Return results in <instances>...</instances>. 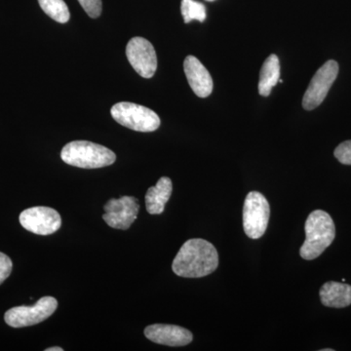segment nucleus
<instances>
[{"label":"nucleus","instance_id":"f257e3e1","mask_svg":"<svg viewBox=\"0 0 351 351\" xmlns=\"http://www.w3.org/2000/svg\"><path fill=\"white\" fill-rule=\"evenodd\" d=\"M218 267V251L213 244L201 239L188 240L178 252L172 263L174 274L184 278L209 276Z\"/></svg>","mask_w":351,"mask_h":351},{"label":"nucleus","instance_id":"f03ea898","mask_svg":"<svg viewBox=\"0 0 351 351\" xmlns=\"http://www.w3.org/2000/svg\"><path fill=\"white\" fill-rule=\"evenodd\" d=\"M306 240L301 247L300 255L304 260L311 261L319 257L336 237L334 221L327 212L315 210L306 219Z\"/></svg>","mask_w":351,"mask_h":351},{"label":"nucleus","instance_id":"7ed1b4c3","mask_svg":"<svg viewBox=\"0 0 351 351\" xmlns=\"http://www.w3.org/2000/svg\"><path fill=\"white\" fill-rule=\"evenodd\" d=\"M62 160L69 165L84 169H97L112 165L117 160L114 152L104 145L88 142L73 141L63 147Z\"/></svg>","mask_w":351,"mask_h":351},{"label":"nucleus","instance_id":"20e7f679","mask_svg":"<svg viewBox=\"0 0 351 351\" xmlns=\"http://www.w3.org/2000/svg\"><path fill=\"white\" fill-rule=\"evenodd\" d=\"M112 119L120 125L138 132H154L160 126V119L154 110L137 104L121 101L110 110Z\"/></svg>","mask_w":351,"mask_h":351},{"label":"nucleus","instance_id":"39448f33","mask_svg":"<svg viewBox=\"0 0 351 351\" xmlns=\"http://www.w3.org/2000/svg\"><path fill=\"white\" fill-rule=\"evenodd\" d=\"M269 203L265 196L258 191L249 193L243 207V228L247 237L261 239L269 226Z\"/></svg>","mask_w":351,"mask_h":351},{"label":"nucleus","instance_id":"423d86ee","mask_svg":"<svg viewBox=\"0 0 351 351\" xmlns=\"http://www.w3.org/2000/svg\"><path fill=\"white\" fill-rule=\"evenodd\" d=\"M58 302L53 297H43L34 306L12 307L4 315L9 326L23 328L32 326L48 319L56 311Z\"/></svg>","mask_w":351,"mask_h":351},{"label":"nucleus","instance_id":"0eeeda50","mask_svg":"<svg viewBox=\"0 0 351 351\" xmlns=\"http://www.w3.org/2000/svg\"><path fill=\"white\" fill-rule=\"evenodd\" d=\"M339 75V64L334 60L326 62L314 75L302 98V107L313 110L325 100Z\"/></svg>","mask_w":351,"mask_h":351},{"label":"nucleus","instance_id":"6e6552de","mask_svg":"<svg viewBox=\"0 0 351 351\" xmlns=\"http://www.w3.org/2000/svg\"><path fill=\"white\" fill-rule=\"evenodd\" d=\"M104 221L108 226L117 230H126L137 219L140 205L133 196H122L108 200L104 206Z\"/></svg>","mask_w":351,"mask_h":351},{"label":"nucleus","instance_id":"1a4fd4ad","mask_svg":"<svg viewBox=\"0 0 351 351\" xmlns=\"http://www.w3.org/2000/svg\"><path fill=\"white\" fill-rule=\"evenodd\" d=\"M20 223L23 228L34 234L50 235L61 228L62 218L53 208L32 207L21 213Z\"/></svg>","mask_w":351,"mask_h":351},{"label":"nucleus","instance_id":"9d476101","mask_svg":"<svg viewBox=\"0 0 351 351\" xmlns=\"http://www.w3.org/2000/svg\"><path fill=\"white\" fill-rule=\"evenodd\" d=\"M126 56L132 68L144 78H152L157 69V57L154 45L143 38L130 39L126 47Z\"/></svg>","mask_w":351,"mask_h":351},{"label":"nucleus","instance_id":"9b49d317","mask_svg":"<svg viewBox=\"0 0 351 351\" xmlns=\"http://www.w3.org/2000/svg\"><path fill=\"white\" fill-rule=\"evenodd\" d=\"M145 336L158 345L168 346H188L193 341L191 331L176 325L154 324L145 329Z\"/></svg>","mask_w":351,"mask_h":351},{"label":"nucleus","instance_id":"f8f14e48","mask_svg":"<svg viewBox=\"0 0 351 351\" xmlns=\"http://www.w3.org/2000/svg\"><path fill=\"white\" fill-rule=\"evenodd\" d=\"M184 73L189 86L199 98H207L213 92V80L209 71L195 56H188L184 62Z\"/></svg>","mask_w":351,"mask_h":351},{"label":"nucleus","instance_id":"ddd939ff","mask_svg":"<svg viewBox=\"0 0 351 351\" xmlns=\"http://www.w3.org/2000/svg\"><path fill=\"white\" fill-rule=\"evenodd\" d=\"M173 184L170 178L162 177L154 186L147 189L145 195V207L151 215L162 214L166 203L172 195Z\"/></svg>","mask_w":351,"mask_h":351},{"label":"nucleus","instance_id":"4468645a","mask_svg":"<svg viewBox=\"0 0 351 351\" xmlns=\"http://www.w3.org/2000/svg\"><path fill=\"white\" fill-rule=\"evenodd\" d=\"M319 295L325 306L343 308L351 304V286L348 284L330 281L321 287Z\"/></svg>","mask_w":351,"mask_h":351},{"label":"nucleus","instance_id":"2eb2a0df","mask_svg":"<svg viewBox=\"0 0 351 351\" xmlns=\"http://www.w3.org/2000/svg\"><path fill=\"white\" fill-rule=\"evenodd\" d=\"M280 80V62L276 55H270L263 63L260 73L258 93L261 96H269L272 88L276 87Z\"/></svg>","mask_w":351,"mask_h":351},{"label":"nucleus","instance_id":"dca6fc26","mask_svg":"<svg viewBox=\"0 0 351 351\" xmlns=\"http://www.w3.org/2000/svg\"><path fill=\"white\" fill-rule=\"evenodd\" d=\"M39 5L51 19L66 24L71 18L69 7L64 0H38Z\"/></svg>","mask_w":351,"mask_h":351},{"label":"nucleus","instance_id":"f3484780","mask_svg":"<svg viewBox=\"0 0 351 351\" xmlns=\"http://www.w3.org/2000/svg\"><path fill=\"white\" fill-rule=\"evenodd\" d=\"M181 12L186 24L193 20L201 23L206 20V7L195 0H182Z\"/></svg>","mask_w":351,"mask_h":351},{"label":"nucleus","instance_id":"a211bd4d","mask_svg":"<svg viewBox=\"0 0 351 351\" xmlns=\"http://www.w3.org/2000/svg\"><path fill=\"white\" fill-rule=\"evenodd\" d=\"M334 154L341 164L351 165V141H346L339 145Z\"/></svg>","mask_w":351,"mask_h":351},{"label":"nucleus","instance_id":"6ab92c4d","mask_svg":"<svg viewBox=\"0 0 351 351\" xmlns=\"http://www.w3.org/2000/svg\"><path fill=\"white\" fill-rule=\"evenodd\" d=\"M89 17L96 19L101 14V0H78Z\"/></svg>","mask_w":351,"mask_h":351},{"label":"nucleus","instance_id":"aec40b11","mask_svg":"<svg viewBox=\"0 0 351 351\" xmlns=\"http://www.w3.org/2000/svg\"><path fill=\"white\" fill-rule=\"evenodd\" d=\"M12 269L13 263L11 258L0 252V285L8 278Z\"/></svg>","mask_w":351,"mask_h":351},{"label":"nucleus","instance_id":"412c9836","mask_svg":"<svg viewBox=\"0 0 351 351\" xmlns=\"http://www.w3.org/2000/svg\"><path fill=\"white\" fill-rule=\"evenodd\" d=\"M63 348H58V346H56V348H47V350H46V351H63Z\"/></svg>","mask_w":351,"mask_h":351},{"label":"nucleus","instance_id":"4be33fe9","mask_svg":"<svg viewBox=\"0 0 351 351\" xmlns=\"http://www.w3.org/2000/svg\"><path fill=\"white\" fill-rule=\"evenodd\" d=\"M334 350H330V348H327V350H322V351H332Z\"/></svg>","mask_w":351,"mask_h":351},{"label":"nucleus","instance_id":"5701e85b","mask_svg":"<svg viewBox=\"0 0 351 351\" xmlns=\"http://www.w3.org/2000/svg\"><path fill=\"white\" fill-rule=\"evenodd\" d=\"M206 1H208V2H213V1H215V0H206Z\"/></svg>","mask_w":351,"mask_h":351}]
</instances>
